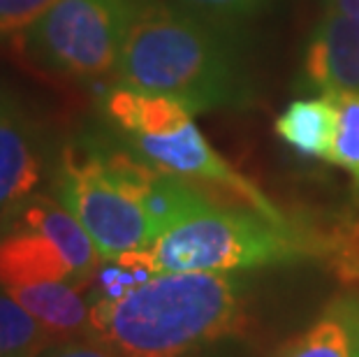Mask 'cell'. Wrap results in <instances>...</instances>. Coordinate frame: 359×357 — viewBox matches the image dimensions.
Wrapping results in <instances>:
<instances>
[{"label":"cell","mask_w":359,"mask_h":357,"mask_svg":"<svg viewBox=\"0 0 359 357\" xmlns=\"http://www.w3.org/2000/svg\"><path fill=\"white\" fill-rule=\"evenodd\" d=\"M156 274L239 271L320 260L343 281H359V220L334 225L271 220L248 207L211 204L170 227L147 248Z\"/></svg>","instance_id":"6da1fadb"},{"label":"cell","mask_w":359,"mask_h":357,"mask_svg":"<svg viewBox=\"0 0 359 357\" xmlns=\"http://www.w3.org/2000/svg\"><path fill=\"white\" fill-rule=\"evenodd\" d=\"M90 339L121 357H193L248 332L232 271L156 274L118 302H90Z\"/></svg>","instance_id":"7a4b0ae2"},{"label":"cell","mask_w":359,"mask_h":357,"mask_svg":"<svg viewBox=\"0 0 359 357\" xmlns=\"http://www.w3.org/2000/svg\"><path fill=\"white\" fill-rule=\"evenodd\" d=\"M116 74L118 83L177 97L193 114L246 107L253 95L230 28L156 0H142Z\"/></svg>","instance_id":"3957f363"},{"label":"cell","mask_w":359,"mask_h":357,"mask_svg":"<svg viewBox=\"0 0 359 357\" xmlns=\"http://www.w3.org/2000/svg\"><path fill=\"white\" fill-rule=\"evenodd\" d=\"M140 5L142 0H58L24 33V49L63 77L104 79L118 70Z\"/></svg>","instance_id":"277c9868"},{"label":"cell","mask_w":359,"mask_h":357,"mask_svg":"<svg viewBox=\"0 0 359 357\" xmlns=\"http://www.w3.org/2000/svg\"><path fill=\"white\" fill-rule=\"evenodd\" d=\"M53 188L56 200L83 225L102 260L144 250L158 239L140 202L107 172L100 151L67 149Z\"/></svg>","instance_id":"5b68a950"},{"label":"cell","mask_w":359,"mask_h":357,"mask_svg":"<svg viewBox=\"0 0 359 357\" xmlns=\"http://www.w3.org/2000/svg\"><path fill=\"white\" fill-rule=\"evenodd\" d=\"M130 149L147 163L160 170L177 174L211 191V197H230L239 207L255 209L271 220H290L276 202H271L250 179L239 174L234 167L204 140L200 128L193 119L181 123L172 130L154 133V135H130Z\"/></svg>","instance_id":"8992f818"},{"label":"cell","mask_w":359,"mask_h":357,"mask_svg":"<svg viewBox=\"0 0 359 357\" xmlns=\"http://www.w3.org/2000/svg\"><path fill=\"white\" fill-rule=\"evenodd\" d=\"M42 181L40 135L26 112L0 95V220L35 195Z\"/></svg>","instance_id":"52a82bcc"},{"label":"cell","mask_w":359,"mask_h":357,"mask_svg":"<svg viewBox=\"0 0 359 357\" xmlns=\"http://www.w3.org/2000/svg\"><path fill=\"white\" fill-rule=\"evenodd\" d=\"M304 83L325 95L359 93V19L327 12L309 42Z\"/></svg>","instance_id":"ba28073f"},{"label":"cell","mask_w":359,"mask_h":357,"mask_svg":"<svg viewBox=\"0 0 359 357\" xmlns=\"http://www.w3.org/2000/svg\"><path fill=\"white\" fill-rule=\"evenodd\" d=\"M5 223H17L44 234L65 257L67 267L72 271V283L79 288H86L88 278L102 262L83 225L58 200H51L47 195H33L10 216L0 220V225Z\"/></svg>","instance_id":"9c48e42d"},{"label":"cell","mask_w":359,"mask_h":357,"mask_svg":"<svg viewBox=\"0 0 359 357\" xmlns=\"http://www.w3.org/2000/svg\"><path fill=\"white\" fill-rule=\"evenodd\" d=\"M42 281H72V271L60 250L30 227L0 225V288Z\"/></svg>","instance_id":"30bf717a"},{"label":"cell","mask_w":359,"mask_h":357,"mask_svg":"<svg viewBox=\"0 0 359 357\" xmlns=\"http://www.w3.org/2000/svg\"><path fill=\"white\" fill-rule=\"evenodd\" d=\"M3 290L24 307L56 339V344L90 334L88 299H83L81 288L72 281H42Z\"/></svg>","instance_id":"8fae6325"},{"label":"cell","mask_w":359,"mask_h":357,"mask_svg":"<svg viewBox=\"0 0 359 357\" xmlns=\"http://www.w3.org/2000/svg\"><path fill=\"white\" fill-rule=\"evenodd\" d=\"M278 357H359V292L334 297Z\"/></svg>","instance_id":"7c38bea8"},{"label":"cell","mask_w":359,"mask_h":357,"mask_svg":"<svg viewBox=\"0 0 359 357\" xmlns=\"http://www.w3.org/2000/svg\"><path fill=\"white\" fill-rule=\"evenodd\" d=\"M104 114L128 137L172 130L195 116L177 97L149 93L126 83H116L104 95Z\"/></svg>","instance_id":"4fadbf2b"},{"label":"cell","mask_w":359,"mask_h":357,"mask_svg":"<svg viewBox=\"0 0 359 357\" xmlns=\"http://www.w3.org/2000/svg\"><path fill=\"white\" fill-rule=\"evenodd\" d=\"M278 137L297 154L332 161L336 137V107L330 95L294 100L276 121Z\"/></svg>","instance_id":"5bb4252c"},{"label":"cell","mask_w":359,"mask_h":357,"mask_svg":"<svg viewBox=\"0 0 359 357\" xmlns=\"http://www.w3.org/2000/svg\"><path fill=\"white\" fill-rule=\"evenodd\" d=\"M56 339L21 304L0 292V357H40Z\"/></svg>","instance_id":"9a60e30c"},{"label":"cell","mask_w":359,"mask_h":357,"mask_svg":"<svg viewBox=\"0 0 359 357\" xmlns=\"http://www.w3.org/2000/svg\"><path fill=\"white\" fill-rule=\"evenodd\" d=\"M336 107V137L332 161L353 177L359 193V93H330Z\"/></svg>","instance_id":"2e32d148"},{"label":"cell","mask_w":359,"mask_h":357,"mask_svg":"<svg viewBox=\"0 0 359 357\" xmlns=\"http://www.w3.org/2000/svg\"><path fill=\"white\" fill-rule=\"evenodd\" d=\"M174 5L211 24L232 28L239 21L257 14L266 0H174Z\"/></svg>","instance_id":"e0dca14e"},{"label":"cell","mask_w":359,"mask_h":357,"mask_svg":"<svg viewBox=\"0 0 359 357\" xmlns=\"http://www.w3.org/2000/svg\"><path fill=\"white\" fill-rule=\"evenodd\" d=\"M58 0H0V37L24 35Z\"/></svg>","instance_id":"ac0fdd59"},{"label":"cell","mask_w":359,"mask_h":357,"mask_svg":"<svg viewBox=\"0 0 359 357\" xmlns=\"http://www.w3.org/2000/svg\"><path fill=\"white\" fill-rule=\"evenodd\" d=\"M40 357H121L95 339H70L49 346Z\"/></svg>","instance_id":"d6986e66"},{"label":"cell","mask_w":359,"mask_h":357,"mask_svg":"<svg viewBox=\"0 0 359 357\" xmlns=\"http://www.w3.org/2000/svg\"><path fill=\"white\" fill-rule=\"evenodd\" d=\"M330 12L359 19V0H330Z\"/></svg>","instance_id":"ffe728a7"}]
</instances>
